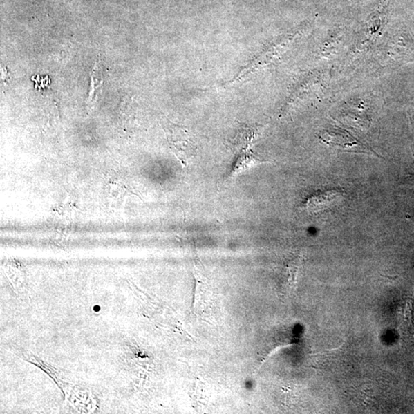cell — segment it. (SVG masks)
<instances>
[{"instance_id":"6da1fadb","label":"cell","mask_w":414,"mask_h":414,"mask_svg":"<svg viewBox=\"0 0 414 414\" xmlns=\"http://www.w3.org/2000/svg\"><path fill=\"white\" fill-rule=\"evenodd\" d=\"M342 196V192L337 191V189L318 191L308 198L305 203V209L308 214H317L335 205L341 200Z\"/></svg>"},{"instance_id":"7a4b0ae2","label":"cell","mask_w":414,"mask_h":414,"mask_svg":"<svg viewBox=\"0 0 414 414\" xmlns=\"http://www.w3.org/2000/svg\"><path fill=\"white\" fill-rule=\"evenodd\" d=\"M103 86V78L101 68L98 63L95 65L91 72V84L88 93V100L86 101V106L91 109L94 107L98 97L102 94Z\"/></svg>"},{"instance_id":"3957f363","label":"cell","mask_w":414,"mask_h":414,"mask_svg":"<svg viewBox=\"0 0 414 414\" xmlns=\"http://www.w3.org/2000/svg\"><path fill=\"white\" fill-rule=\"evenodd\" d=\"M263 163V161L258 160L254 154L250 152H241L238 156L235 165L233 168V171L230 174V178H234L237 175L250 169L258 164Z\"/></svg>"},{"instance_id":"277c9868","label":"cell","mask_w":414,"mask_h":414,"mask_svg":"<svg viewBox=\"0 0 414 414\" xmlns=\"http://www.w3.org/2000/svg\"><path fill=\"white\" fill-rule=\"evenodd\" d=\"M94 310H95V311H98V310H100V306L97 305V306H95V308H94Z\"/></svg>"},{"instance_id":"5b68a950","label":"cell","mask_w":414,"mask_h":414,"mask_svg":"<svg viewBox=\"0 0 414 414\" xmlns=\"http://www.w3.org/2000/svg\"><path fill=\"white\" fill-rule=\"evenodd\" d=\"M413 179H414V177H413Z\"/></svg>"}]
</instances>
